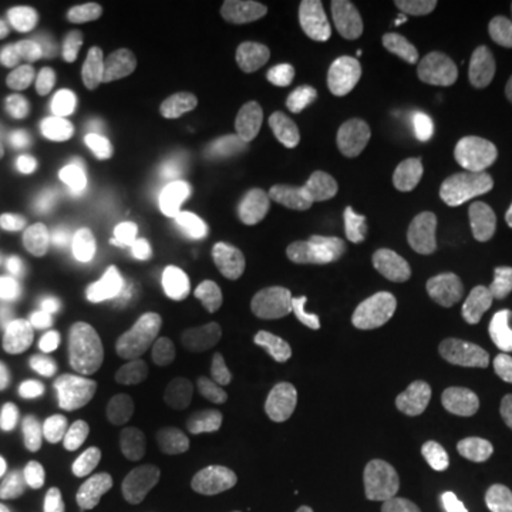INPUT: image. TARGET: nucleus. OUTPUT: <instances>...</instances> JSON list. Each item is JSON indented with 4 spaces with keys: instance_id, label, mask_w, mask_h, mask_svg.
<instances>
[{
    "instance_id": "obj_2",
    "label": "nucleus",
    "mask_w": 512,
    "mask_h": 512,
    "mask_svg": "<svg viewBox=\"0 0 512 512\" xmlns=\"http://www.w3.org/2000/svg\"><path fill=\"white\" fill-rule=\"evenodd\" d=\"M274 134V117L256 97H239L222 106L208 123L205 165H220L248 157L265 146Z\"/></svg>"
},
{
    "instance_id": "obj_13",
    "label": "nucleus",
    "mask_w": 512,
    "mask_h": 512,
    "mask_svg": "<svg viewBox=\"0 0 512 512\" xmlns=\"http://www.w3.org/2000/svg\"><path fill=\"white\" fill-rule=\"evenodd\" d=\"M151 208H154V197L143 180H131V177L117 180L103 200V225L109 234L131 237L134 231L146 228Z\"/></svg>"
},
{
    "instance_id": "obj_8",
    "label": "nucleus",
    "mask_w": 512,
    "mask_h": 512,
    "mask_svg": "<svg viewBox=\"0 0 512 512\" xmlns=\"http://www.w3.org/2000/svg\"><path fill=\"white\" fill-rule=\"evenodd\" d=\"M495 296V285L484 282L481 276L470 268H458L447 274L436 276L430 282H424L419 291L410 299V311L416 316H453V313L473 311L478 305L490 302Z\"/></svg>"
},
{
    "instance_id": "obj_14",
    "label": "nucleus",
    "mask_w": 512,
    "mask_h": 512,
    "mask_svg": "<svg viewBox=\"0 0 512 512\" xmlns=\"http://www.w3.org/2000/svg\"><path fill=\"white\" fill-rule=\"evenodd\" d=\"M205 26V15L197 6H168V9H154L134 23V40L160 49V46H174L185 43L200 35Z\"/></svg>"
},
{
    "instance_id": "obj_18",
    "label": "nucleus",
    "mask_w": 512,
    "mask_h": 512,
    "mask_svg": "<svg viewBox=\"0 0 512 512\" xmlns=\"http://www.w3.org/2000/svg\"><path fill=\"white\" fill-rule=\"evenodd\" d=\"M473 126L478 137L490 146L512 143V86L490 83L478 89L473 100Z\"/></svg>"
},
{
    "instance_id": "obj_16",
    "label": "nucleus",
    "mask_w": 512,
    "mask_h": 512,
    "mask_svg": "<svg viewBox=\"0 0 512 512\" xmlns=\"http://www.w3.org/2000/svg\"><path fill=\"white\" fill-rule=\"evenodd\" d=\"M69 157V137L57 128H46L32 134L12 157V168L18 171L23 180H52L57 171L63 168Z\"/></svg>"
},
{
    "instance_id": "obj_9",
    "label": "nucleus",
    "mask_w": 512,
    "mask_h": 512,
    "mask_svg": "<svg viewBox=\"0 0 512 512\" xmlns=\"http://www.w3.org/2000/svg\"><path fill=\"white\" fill-rule=\"evenodd\" d=\"M473 271L490 285L512 274V202H498L484 211L470 239Z\"/></svg>"
},
{
    "instance_id": "obj_10",
    "label": "nucleus",
    "mask_w": 512,
    "mask_h": 512,
    "mask_svg": "<svg viewBox=\"0 0 512 512\" xmlns=\"http://www.w3.org/2000/svg\"><path fill=\"white\" fill-rule=\"evenodd\" d=\"M80 259L94 279L111 282V285L134 282L146 274L148 268L146 248L137 239L109 234V231L86 239L80 248Z\"/></svg>"
},
{
    "instance_id": "obj_12",
    "label": "nucleus",
    "mask_w": 512,
    "mask_h": 512,
    "mask_svg": "<svg viewBox=\"0 0 512 512\" xmlns=\"http://www.w3.org/2000/svg\"><path fill=\"white\" fill-rule=\"evenodd\" d=\"M350 444L370 464V470L384 478H404L416 470L413 447L384 424H359L350 433Z\"/></svg>"
},
{
    "instance_id": "obj_30",
    "label": "nucleus",
    "mask_w": 512,
    "mask_h": 512,
    "mask_svg": "<svg viewBox=\"0 0 512 512\" xmlns=\"http://www.w3.org/2000/svg\"><path fill=\"white\" fill-rule=\"evenodd\" d=\"M40 123V111H37L35 100L29 89H18V92L6 94L0 103V126L9 134H32Z\"/></svg>"
},
{
    "instance_id": "obj_37",
    "label": "nucleus",
    "mask_w": 512,
    "mask_h": 512,
    "mask_svg": "<svg viewBox=\"0 0 512 512\" xmlns=\"http://www.w3.org/2000/svg\"><path fill=\"white\" fill-rule=\"evenodd\" d=\"M6 308H9V299H6V291H3V285H0V316L6 313Z\"/></svg>"
},
{
    "instance_id": "obj_27",
    "label": "nucleus",
    "mask_w": 512,
    "mask_h": 512,
    "mask_svg": "<svg viewBox=\"0 0 512 512\" xmlns=\"http://www.w3.org/2000/svg\"><path fill=\"white\" fill-rule=\"evenodd\" d=\"M0 453L9 461L35 464L52 453V439L43 430H32V427H6L0 430Z\"/></svg>"
},
{
    "instance_id": "obj_29",
    "label": "nucleus",
    "mask_w": 512,
    "mask_h": 512,
    "mask_svg": "<svg viewBox=\"0 0 512 512\" xmlns=\"http://www.w3.org/2000/svg\"><path fill=\"white\" fill-rule=\"evenodd\" d=\"M100 481L109 493L131 495L143 481V464L134 453H114L100 467Z\"/></svg>"
},
{
    "instance_id": "obj_17",
    "label": "nucleus",
    "mask_w": 512,
    "mask_h": 512,
    "mask_svg": "<svg viewBox=\"0 0 512 512\" xmlns=\"http://www.w3.org/2000/svg\"><path fill=\"white\" fill-rule=\"evenodd\" d=\"M276 456L268 444H242L228 456V473L220 478L222 490L248 495L262 493L274 481Z\"/></svg>"
},
{
    "instance_id": "obj_26",
    "label": "nucleus",
    "mask_w": 512,
    "mask_h": 512,
    "mask_svg": "<svg viewBox=\"0 0 512 512\" xmlns=\"http://www.w3.org/2000/svg\"><path fill=\"white\" fill-rule=\"evenodd\" d=\"M111 165V146L106 137L89 134L80 140V146L74 148L72 157V180L80 191H94L103 183V177L109 174Z\"/></svg>"
},
{
    "instance_id": "obj_11",
    "label": "nucleus",
    "mask_w": 512,
    "mask_h": 512,
    "mask_svg": "<svg viewBox=\"0 0 512 512\" xmlns=\"http://www.w3.org/2000/svg\"><path fill=\"white\" fill-rule=\"evenodd\" d=\"M15 37L23 55L40 66H55L72 55L77 29L66 15L57 12H29L15 23Z\"/></svg>"
},
{
    "instance_id": "obj_33",
    "label": "nucleus",
    "mask_w": 512,
    "mask_h": 512,
    "mask_svg": "<svg viewBox=\"0 0 512 512\" xmlns=\"http://www.w3.org/2000/svg\"><path fill=\"white\" fill-rule=\"evenodd\" d=\"M424 512H487L484 501L450 484H436L424 495Z\"/></svg>"
},
{
    "instance_id": "obj_5",
    "label": "nucleus",
    "mask_w": 512,
    "mask_h": 512,
    "mask_svg": "<svg viewBox=\"0 0 512 512\" xmlns=\"http://www.w3.org/2000/svg\"><path fill=\"white\" fill-rule=\"evenodd\" d=\"M441 29L458 46L487 49L512 40V3L504 0H456L447 3Z\"/></svg>"
},
{
    "instance_id": "obj_15",
    "label": "nucleus",
    "mask_w": 512,
    "mask_h": 512,
    "mask_svg": "<svg viewBox=\"0 0 512 512\" xmlns=\"http://www.w3.org/2000/svg\"><path fill=\"white\" fill-rule=\"evenodd\" d=\"M148 512H188L191 510V476L180 458L163 456L148 467L143 481Z\"/></svg>"
},
{
    "instance_id": "obj_22",
    "label": "nucleus",
    "mask_w": 512,
    "mask_h": 512,
    "mask_svg": "<svg viewBox=\"0 0 512 512\" xmlns=\"http://www.w3.org/2000/svg\"><path fill=\"white\" fill-rule=\"evenodd\" d=\"M12 222L20 234L32 239L52 237L60 225V208L57 202L40 191V188H23L12 197Z\"/></svg>"
},
{
    "instance_id": "obj_4",
    "label": "nucleus",
    "mask_w": 512,
    "mask_h": 512,
    "mask_svg": "<svg viewBox=\"0 0 512 512\" xmlns=\"http://www.w3.org/2000/svg\"><path fill=\"white\" fill-rule=\"evenodd\" d=\"M208 154V117L200 94H183L165 128L163 157L177 180H188L205 165Z\"/></svg>"
},
{
    "instance_id": "obj_32",
    "label": "nucleus",
    "mask_w": 512,
    "mask_h": 512,
    "mask_svg": "<svg viewBox=\"0 0 512 512\" xmlns=\"http://www.w3.org/2000/svg\"><path fill=\"white\" fill-rule=\"evenodd\" d=\"M18 282L20 291L29 293V296H52V293L60 291L63 276L49 259H32L18 271Z\"/></svg>"
},
{
    "instance_id": "obj_36",
    "label": "nucleus",
    "mask_w": 512,
    "mask_h": 512,
    "mask_svg": "<svg viewBox=\"0 0 512 512\" xmlns=\"http://www.w3.org/2000/svg\"><path fill=\"white\" fill-rule=\"evenodd\" d=\"M20 57L15 52V46L9 43V40H3L0 37V77H9V74L18 69Z\"/></svg>"
},
{
    "instance_id": "obj_24",
    "label": "nucleus",
    "mask_w": 512,
    "mask_h": 512,
    "mask_svg": "<svg viewBox=\"0 0 512 512\" xmlns=\"http://www.w3.org/2000/svg\"><path fill=\"white\" fill-rule=\"evenodd\" d=\"M367 342V325L359 313H345L339 319H333L328 328L319 336V353L325 359L336 362H353L356 353H362Z\"/></svg>"
},
{
    "instance_id": "obj_38",
    "label": "nucleus",
    "mask_w": 512,
    "mask_h": 512,
    "mask_svg": "<svg viewBox=\"0 0 512 512\" xmlns=\"http://www.w3.org/2000/svg\"><path fill=\"white\" fill-rule=\"evenodd\" d=\"M0 271H3V254H0Z\"/></svg>"
},
{
    "instance_id": "obj_7",
    "label": "nucleus",
    "mask_w": 512,
    "mask_h": 512,
    "mask_svg": "<svg viewBox=\"0 0 512 512\" xmlns=\"http://www.w3.org/2000/svg\"><path fill=\"white\" fill-rule=\"evenodd\" d=\"M100 484V464L89 447H69L46 467V490L69 512L92 510Z\"/></svg>"
},
{
    "instance_id": "obj_23",
    "label": "nucleus",
    "mask_w": 512,
    "mask_h": 512,
    "mask_svg": "<svg viewBox=\"0 0 512 512\" xmlns=\"http://www.w3.org/2000/svg\"><path fill=\"white\" fill-rule=\"evenodd\" d=\"M29 92H32V100H35L40 117H46L52 123H72V120L86 114L83 97H80V92L74 89L66 77L43 80V83L32 86Z\"/></svg>"
},
{
    "instance_id": "obj_28",
    "label": "nucleus",
    "mask_w": 512,
    "mask_h": 512,
    "mask_svg": "<svg viewBox=\"0 0 512 512\" xmlns=\"http://www.w3.org/2000/svg\"><path fill=\"white\" fill-rule=\"evenodd\" d=\"M74 89L83 97V106H86V114L92 117H103L114 109V89L109 86V80L103 77V72H97L94 66H80L74 69L69 77Z\"/></svg>"
},
{
    "instance_id": "obj_3",
    "label": "nucleus",
    "mask_w": 512,
    "mask_h": 512,
    "mask_svg": "<svg viewBox=\"0 0 512 512\" xmlns=\"http://www.w3.org/2000/svg\"><path fill=\"white\" fill-rule=\"evenodd\" d=\"M117 353L137 373V387L143 393H163L174 379L171 333L160 316H146L137 328L126 333L117 345Z\"/></svg>"
},
{
    "instance_id": "obj_35",
    "label": "nucleus",
    "mask_w": 512,
    "mask_h": 512,
    "mask_svg": "<svg viewBox=\"0 0 512 512\" xmlns=\"http://www.w3.org/2000/svg\"><path fill=\"white\" fill-rule=\"evenodd\" d=\"M177 262H180V268H200V262H205V245H202L200 239H183L180 245H177Z\"/></svg>"
},
{
    "instance_id": "obj_20",
    "label": "nucleus",
    "mask_w": 512,
    "mask_h": 512,
    "mask_svg": "<svg viewBox=\"0 0 512 512\" xmlns=\"http://www.w3.org/2000/svg\"><path fill=\"white\" fill-rule=\"evenodd\" d=\"M476 430L490 450H512V376L487 390L476 410Z\"/></svg>"
},
{
    "instance_id": "obj_21",
    "label": "nucleus",
    "mask_w": 512,
    "mask_h": 512,
    "mask_svg": "<svg viewBox=\"0 0 512 512\" xmlns=\"http://www.w3.org/2000/svg\"><path fill=\"white\" fill-rule=\"evenodd\" d=\"M165 92V66L157 60L140 63L126 86V117L134 126H146L154 117L157 103Z\"/></svg>"
},
{
    "instance_id": "obj_1",
    "label": "nucleus",
    "mask_w": 512,
    "mask_h": 512,
    "mask_svg": "<svg viewBox=\"0 0 512 512\" xmlns=\"http://www.w3.org/2000/svg\"><path fill=\"white\" fill-rule=\"evenodd\" d=\"M382 390V373L379 367L370 362H345L336 365L319 384V419L333 433H345L350 436L362 421V410L376 399V393Z\"/></svg>"
},
{
    "instance_id": "obj_31",
    "label": "nucleus",
    "mask_w": 512,
    "mask_h": 512,
    "mask_svg": "<svg viewBox=\"0 0 512 512\" xmlns=\"http://www.w3.org/2000/svg\"><path fill=\"white\" fill-rule=\"evenodd\" d=\"M32 333H35L37 345L43 348H66L74 336L72 316H66L63 311H40L32 322Z\"/></svg>"
},
{
    "instance_id": "obj_25",
    "label": "nucleus",
    "mask_w": 512,
    "mask_h": 512,
    "mask_svg": "<svg viewBox=\"0 0 512 512\" xmlns=\"http://www.w3.org/2000/svg\"><path fill=\"white\" fill-rule=\"evenodd\" d=\"M111 404H114V382L106 376H94L77 387V393L66 407V416L74 427H97L106 419Z\"/></svg>"
},
{
    "instance_id": "obj_6",
    "label": "nucleus",
    "mask_w": 512,
    "mask_h": 512,
    "mask_svg": "<svg viewBox=\"0 0 512 512\" xmlns=\"http://www.w3.org/2000/svg\"><path fill=\"white\" fill-rule=\"evenodd\" d=\"M393 208L396 200L382 185H353L325 202L319 222L330 237H356L370 225L387 220Z\"/></svg>"
},
{
    "instance_id": "obj_34",
    "label": "nucleus",
    "mask_w": 512,
    "mask_h": 512,
    "mask_svg": "<svg viewBox=\"0 0 512 512\" xmlns=\"http://www.w3.org/2000/svg\"><path fill=\"white\" fill-rule=\"evenodd\" d=\"M262 504L268 512H302L305 510V498L299 493V484L293 478H274L265 490H262Z\"/></svg>"
},
{
    "instance_id": "obj_19",
    "label": "nucleus",
    "mask_w": 512,
    "mask_h": 512,
    "mask_svg": "<svg viewBox=\"0 0 512 512\" xmlns=\"http://www.w3.org/2000/svg\"><path fill=\"white\" fill-rule=\"evenodd\" d=\"M168 285L197 319H217L225 311L222 285L217 282V276H211L202 268H180L177 265L168 274Z\"/></svg>"
}]
</instances>
